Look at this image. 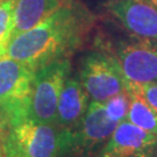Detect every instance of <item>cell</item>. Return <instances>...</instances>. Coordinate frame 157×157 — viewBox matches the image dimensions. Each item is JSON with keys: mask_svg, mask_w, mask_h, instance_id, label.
Wrapping results in <instances>:
<instances>
[{"mask_svg": "<svg viewBox=\"0 0 157 157\" xmlns=\"http://www.w3.org/2000/svg\"><path fill=\"white\" fill-rule=\"evenodd\" d=\"M94 21L93 14L83 4L69 0L35 27L14 36L8 45L7 56L36 71L78 50Z\"/></svg>", "mask_w": 157, "mask_h": 157, "instance_id": "1", "label": "cell"}, {"mask_svg": "<svg viewBox=\"0 0 157 157\" xmlns=\"http://www.w3.org/2000/svg\"><path fill=\"white\" fill-rule=\"evenodd\" d=\"M4 157H70L72 130L23 118L6 126Z\"/></svg>", "mask_w": 157, "mask_h": 157, "instance_id": "2", "label": "cell"}, {"mask_svg": "<svg viewBox=\"0 0 157 157\" xmlns=\"http://www.w3.org/2000/svg\"><path fill=\"white\" fill-rule=\"evenodd\" d=\"M78 77L91 101L105 102L114 95L128 91V80L109 50L87 51L80 58Z\"/></svg>", "mask_w": 157, "mask_h": 157, "instance_id": "3", "label": "cell"}, {"mask_svg": "<svg viewBox=\"0 0 157 157\" xmlns=\"http://www.w3.org/2000/svg\"><path fill=\"white\" fill-rule=\"evenodd\" d=\"M33 69L12 57H0V128L28 118Z\"/></svg>", "mask_w": 157, "mask_h": 157, "instance_id": "4", "label": "cell"}, {"mask_svg": "<svg viewBox=\"0 0 157 157\" xmlns=\"http://www.w3.org/2000/svg\"><path fill=\"white\" fill-rule=\"evenodd\" d=\"M70 73V57L48 63L34 72L28 107L29 119L44 124H56L58 100Z\"/></svg>", "mask_w": 157, "mask_h": 157, "instance_id": "5", "label": "cell"}, {"mask_svg": "<svg viewBox=\"0 0 157 157\" xmlns=\"http://www.w3.org/2000/svg\"><path fill=\"white\" fill-rule=\"evenodd\" d=\"M108 50L129 83L157 84V42L132 35L115 41Z\"/></svg>", "mask_w": 157, "mask_h": 157, "instance_id": "6", "label": "cell"}, {"mask_svg": "<svg viewBox=\"0 0 157 157\" xmlns=\"http://www.w3.org/2000/svg\"><path fill=\"white\" fill-rule=\"evenodd\" d=\"M118 124L107 117L102 102L91 101L80 124L72 130L70 157L94 155L111 137Z\"/></svg>", "mask_w": 157, "mask_h": 157, "instance_id": "7", "label": "cell"}, {"mask_svg": "<svg viewBox=\"0 0 157 157\" xmlns=\"http://www.w3.org/2000/svg\"><path fill=\"white\" fill-rule=\"evenodd\" d=\"M104 8L130 35L157 42V7L149 0H106Z\"/></svg>", "mask_w": 157, "mask_h": 157, "instance_id": "8", "label": "cell"}, {"mask_svg": "<svg viewBox=\"0 0 157 157\" xmlns=\"http://www.w3.org/2000/svg\"><path fill=\"white\" fill-rule=\"evenodd\" d=\"M156 149L157 136L124 120L93 157H151Z\"/></svg>", "mask_w": 157, "mask_h": 157, "instance_id": "9", "label": "cell"}, {"mask_svg": "<svg viewBox=\"0 0 157 157\" xmlns=\"http://www.w3.org/2000/svg\"><path fill=\"white\" fill-rule=\"evenodd\" d=\"M90 97L80 83L78 75L70 73L58 100L56 124L67 130L76 129L90 106Z\"/></svg>", "mask_w": 157, "mask_h": 157, "instance_id": "10", "label": "cell"}, {"mask_svg": "<svg viewBox=\"0 0 157 157\" xmlns=\"http://www.w3.org/2000/svg\"><path fill=\"white\" fill-rule=\"evenodd\" d=\"M69 0H14L13 36L39 25Z\"/></svg>", "mask_w": 157, "mask_h": 157, "instance_id": "11", "label": "cell"}, {"mask_svg": "<svg viewBox=\"0 0 157 157\" xmlns=\"http://www.w3.org/2000/svg\"><path fill=\"white\" fill-rule=\"evenodd\" d=\"M129 108L126 120L157 136V113L142 97L129 91Z\"/></svg>", "mask_w": 157, "mask_h": 157, "instance_id": "12", "label": "cell"}, {"mask_svg": "<svg viewBox=\"0 0 157 157\" xmlns=\"http://www.w3.org/2000/svg\"><path fill=\"white\" fill-rule=\"evenodd\" d=\"M14 0L0 2V57L7 55V49L13 36Z\"/></svg>", "mask_w": 157, "mask_h": 157, "instance_id": "13", "label": "cell"}, {"mask_svg": "<svg viewBox=\"0 0 157 157\" xmlns=\"http://www.w3.org/2000/svg\"><path fill=\"white\" fill-rule=\"evenodd\" d=\"M107 117L112 121L122 122L127 118L129 108V92H122L102 102Z\"/></svg>", "mask_w": 157, "mask_h": 157, "instance_id": "14", "label": "cell"}, {"mask_svg": "<svg viewBox=\"0 0 157 157\" xmlns=\"http://www.w3.org/2000/svg\"><path fill=\"white\" fill-rule=\"evenodd\" d=\"M128 90L142 97L157 113V84H134L128 82Z\"/></svg>", "mask_w": 157, "mask_h": 157, "instance_id": "15", "label": "cell"}, {"mask_svg": "<svg viewBox=\"0 0 157 157\" xmlns=\"http://www.w3.org/2000/svg\"><path fill=\"white\" fill-rule=\"evenodd\" d=\"M149 1H150L151 4H154V5H155L157 7V0H149Z\"/></svg>", "mask_w": 157, "mask_h": 157, "instance_id": "16", "label": "cell"}, {"mask_svg": "<svg viewBox=\"0 0 157 157\" xmlns=\"http://www.w3.org/2000/svg\"><path fill=\"white\" fill-rule=\"evenodd\" d=\"M151 157H157V149H156V151L154 152V155H152Z\"/></svg>", "mask_w": 157, "mask_h": 157, "instance_id": "17", "label": "cell"}, {"mask_svg": "<svg viewBox=\"0 0 157 157\" xmlns=\"http://www.w3.org/2000/svg\"><path fill=\"white\" fill-rule=\"evenodd\" d=\"M0 152H1V154H2V149H0Z\"/></svg>", "mask_w": 157, "mask_h": 157, "instance_id": "18", "label": "cell"}, {"mask_svg": "<svg viewBox=\"0 0 157 157\" xmlns=\"http://www.w3.org/2000/svg\"><path fill=\"white\" fill-rule=\"evenodd\" d=\"M1 1H5V0H0V2H1Z\"/></svg>", "mask_w": 157, "mask_h": 157, "instance_id": "19", "label": "cell"}, {"mask_svg": "<svg viewBox=\"0 0 157 157\" xmlns=\"http://www.w3.org/2000/svg\"><path fill=\"white\" fill-rule=\"evenodd\" d=\"M0 129H1V128H0Z\"/></svg>", "mask_w": 157, "mask_h": 157, "instance_id": "20", "label": "cell"}]
</instances>
